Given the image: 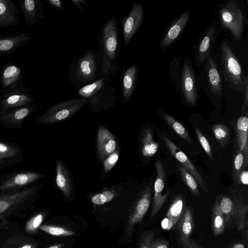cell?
Segmentation results:
<instances>
[{
	"label": "cell",
	"mask_w": 248,
	"mask_h": 248,
	"mask_svg": "<svg viewBox=\"0 0 248 248\" xmlns=\"http://www.w3.org/2000/svg\"><path fill=\"white\" fill-rule=\"evenodd\" d=\"M218 6L217 15L220 27L229 31L235 39L239 41L245 24L248 22L245 3L240 0H231Z\"/></svg>",
	"instance_id": "6da1fadb"
},
{
	"label": "cell",
	"mask_w": 248,
	"mask_h": 248,
	"mask_svg": "<svg viewBox=\"0 0 248 248\" xmlns=\"http://www.w3.org/2000/svg\"><path fill=\"white\" fill-rule=\"evenodd\" d=\"M222 73L230 87L241 93L248 84V76L243 71L241 65L226 40H223L219 45Z\"/></svg>",
	"instance_id": "7a4b0ae2"
},
{
	"label": "cell",
	"mask_w": 248,
	"mask_h": 248,
	"mask_svg": "<svg viewBox=\"0 0 248 248\" xmlns=\"http://www.w3.org/2000/svg\"><path fill=\"white\" fill-rule=\"evenodd\" d=\"M87 102L85 98L74 99L56 104L49 107L35 121L37 125L54 124L65 121L78 111Z\"/></svg>",
	"instance_id": "3957f363"
},
{
	"label": "cell",
	"mask_w": 248,
	"mask_h": 248,
	"mask_svg": "<svg viewBox=\"0 0 248 248\" xmlns=\"http://www.w3.org/2000/svg\"><path fill=\"white\" fill-rule=\"evenodd\" d=\"M44 177V174L31 170H21L6 173L0 176V193L31 186Z\"/></svg>",
	"instance_id": "277c9868"
},
{
	"label": "cell",
	"mask_w": 248,
	"mask_h": 248,
	"mask_svg": "<svg viewBox=\"0 0 248 248\" xmlns=\"http://www.w3.org/2000/svg\"><path fill=\"white\" fill-rule=\"evenodd\" d=\"M0 85L1 97L16 93L28 92L23 83L20 68L13 63H7L2 66Z\"/></svg>",
	"instance_id": "5b68a950"
},
{
	"label": "cell",
	"mask_w": 248,
	"mask_h": 248,
	"mask_svg": "<svg viewBox=\"0 0 248 248\" xmlns=\"http://www.w3.org/2000/svg\"><path fill=\"white\" fill-rule=\"evenodd\" d=\"M217 21L213 19L195 46L193 60L198 67L203 66L210 56L218 34Z\"/></svg>",
	"instance_id": "8992f818"
},
{
	"label": "cell",
	"mask_w": 248,
	"mask_h": 248,
	"mask_svg": "<svg viewBox=\"0 0 248 248\" xmlns=\"http://www.w3.org/2000/svg\"><path fill=\"white\" fill-rule=\"evenodd\" d=\"M41 186L35 184L25 188L0 193V214L32 201Z\"/></svg>",
	"instance_id": "52a82bcc"
},
{
	"label": "cell",
	"mask_w": 248,
	"mask_h": 248,
	"mask_svg": "<svg viewBox=\"0 0 248 248\" xmlns=\"http://www.w3.org/2000/svg\"><path fill=\"white\" fill-rule=\"evenodd\" d=\"M102 41L104 50V70L107 73L111 67V63L115 61L118 48V30L114 17L109 19L103 28Z\"/></svg>",
	"instance_id": "ba28073f"
},
{
	"label": "cell",
	"mask_w": 248,
	"mask_h": 248,
	"mask_svg": "<svg viewBox=\"0 0 248 248\" xmlns=\"http://www.w3.org/2000/svg\"><path fill=\"white\" fill-rule=\"evenodd\" d=\"M180 93L189 105L196 104L198 93L195 80V72L191 60L186 55L182 65Z\"/></svg>",
	"instance_id": "9c48e42d"
},
{
	"label": "cell",
	"mask_w": 248,
	"mask_h": 248,
	"mask_svg": "<svg viewBox=\"0 0 248 248\" xmlns=\"http://www.w3.org/2000/svg\"><path fill=\"white\" fill-rule=\"evenodd\" d=\"M153 192L152 184H150L145 187L136 201L127 222L126 233L128 236L132 235L136 225L141 222L147 212Z\"/></svg>",
	"instance_id": "30bf717a"
},
{
	"label": "cell",
	"mask_w": 248,
	"mask_h": 248,
	"mask_svg": "<svg viewBox=\"0 0 248 248\" xmlns=\"http://www.w3.org/2000/svg\"><path fill=\"white\" fill-rule=\"evenodd\" d=\"M36 109L35 104L23 106L0 114V125L13 129L21 128L24 121Z\"/></svg>",
	"instance_id": "8fae6325"
},
{
	"label": "cell",
	"mask_w": 248,
	"mask_h": 248,
	"mask_svg": "<svg viewBox=\"0 0 248 248\" xmlns=\"http://www.w3.org/2000/svg\"><path fill=\"white\" fill-rule=\"evenodd\" d=\"M190 13V10L186 11L169 25L160 41L159 47L161 50L166 49L178 39L188 22Z\"/></svg>",
	"instance_id": "7c38bea8"
},
{
	"label": "cell",
	"mask_w": 248,
	"mask_h": 248,
	"mask_svg": "<svg viewBox=\"0 0 248 248\" xmlns=\"http://www.w3.org/2000/svg\"><path fill=\"white\" fill-rule=\"evenodd\" d=\"M162 139L170 153L180 163L181 165L192 175L202 189L204 192L208 193L209 190L204 183L203 178L194 164L185 154L167 137L163 136Z\"/></svg>",
	"instance_id": "4fadbf2b"
},
{
	"label": "cell",
	"mask_w": 248,
	"mask_h": 248,
	"mask_svg": "<svg viewBox=\"0 0 248 248\" xmlns=\"http://www.w3.org/2000/svg\"><path fill=\"white\" fill-rule=\"evenodd\" d=\"M157 176L154 186V198L150 217H153L160 210L167 200L170 190L167 191L164 194L162 192L165 186V171L162 162L157 160L155 164Z\"/></svg>",
	"instance_id": "5bb4252c"
},
{
	"label": "cell",
	"mask_w": 248,
	"mask_h": 248,
	"mask_svg": "<svg viewBox=\"0 0 248 248\" xmlns=\"http://www.w3.org/2000/svg\"><path fill=\"white\" fill-rule=\"evenodd\" d=\"M144 10L140 3H133L128 15L123 19L124 43L127 45L142 23Z\"/></svg>",
	"instance_id": "9a60e30c"
},
{
	"label": "cell",
	"mask_w": 248,
	"mask_h": 248,
	"mask_svg": "<svg viewBox=\"0 0 248 248\" xmlns=\"http://www.w3.org/2000/svg\"><path fill=\"white\" fill-rule=\"evenodd\" d=\"M97 147L100 159L104 161L116 148L114 136L105 127H99L97 135Z\"/></svg>",
	"instance_id": "2e32d148"
},
{
	"label": "cell",
	"mask_w": 248,
	"mask_h": 248,
	"mask_svg": "<svg viewBox=\"0 0 248 248\" xmlns=\"http://www.w3.org/2000/svg\"><path fill=\"white\" fill-rule=\"evenodd\" d=\"M205 62L207 79L211 92L215 97L221 96L223 81L218 65L210 56Z\"/></svg>",
	"instance_id": "e0dca14e"
},
{
	"label": "cell",
	"mask_w": 248,
	"mask_h": 248,
	"mask_svg": "<svg viewBox=\"0 0 248 248\" xmlns=\"http://www.w3.org/2000/svg\"><path fill=\"white\" fill-rule=\"evenodd\" d=\"M34 97L28 93L10 94L0 99V114L17 108L31 105Z\"/></svg>",
	"instance_id": "ac0fdd59"
},
{
	"label": "cell",
	"mask_w": 248,
	"mask_h": 248,
	"mask_svg": "<svg viewBox=\"0 0 248 248\" xmlns=\"http://www.w3.org/2000/svg\"><path fill=\"white\" fill-rule=\"evenodd\" d=\"M31 39V36L25 33L8 36L0 35V56L13 53Z\"/></svg>",
	"instance_id": "d6986e66"
},
{
	"label": "cell",
	"mask_w": 248,
	"mask_h": 248,
	"mask_svg": "<svg viewBox=\"0 0 248 248\" xmlns=\"http://www.w3.org/2000/svg\"><path fill=\"white\" fill-rule=\"evenodd\" d=\"M19 5L28 26L34 25L39 19L44 17L40 0H22L19 1Z\"/></svg>",
	"instance_id": "ffe728a7"
},
{
	"label": "cell",
	"mask_w": 248,
	"mask_h": 248,
	"mask_svg": "<svg viewBox=\"0 0 248 248\" xmlns=\"http://www.w3.org/2000/svg\"><path fill=\"white\" fill-rule=\"evenodd\" d=\"M20 12L12 0H0V28L19 25Z\"/></svg>",
	"instance_id": "44dd1931"
},
{
	"label": "cell",
	"mask_w": 248,
	"mask_h": 248,
	"mask_svg": "<svg viewBox=\"0 0 248 248\" xmlns=\"http://www.w3.org/2000/svg\"><path fill=\"white\" fill-rule=\"evenodd\" d=\"M231 198L232 200L235 214L234 228L241 231L245 226L248 224V205L245 203L240 195L235 190L230 192Z\"/></svg>",
	"instance_id": "7402d4cb"
},
{
	"label": "cell",
	"mask_w": 248,
	"mask_h": 248,
	"mask_svg": "<svg viewBox=\"0 0 248 248\" xmlns=\"http://www.w3.org/2000/svg\"><path fill=\"white\" fill-rule=\"evenodd\" d=\"M96 66L94 55L91 52L87 53L78 62V76L84 81L93 80L95 75Z\"/></svg>",
	"instance_id": "603a6c76"
},
{
	"label": "cell",
	"mask_w": 248,
	"mask_h": 248,
	"mask_svg": "<svg viewBox=\"0 0 248 248\" xmlns=\"http://www.w3.org/2000/svg\"><path fill=\"white\" fill-rule=\"evenodd\" d=\"M56 184L58 188L63 193L67 199L73 195V187L69 173L59 159L56 162Z\"/></svg>",
	"instance_id": "cb8c5ba5"
},
{
	"label": "cell",
	"mask_w": 248,
	"mask_h": 248,
	"mask_svg": "<svg viewBox=\"0 0 248 248\" xmlns=\"http://www.w3.org/2000/svg\"><path fill=\"white\" fill-rule=\"evenodd\" d=\"M21 148L17 144L0 140V161L16 164L23 161Z\"/></svg>",
	"instance_id": "d4e9b609"
},
{
	"label": "cell",
	"mask_w": 248,
	"mask_h": 248,
	"mask_svg": "<svg viewBox=\"0 0 248 248\" xmlns=\"http://www.w3.org/2000/svg\"><path fill=\"white\" fill-rule=\"evenodd\" d=\"M176 225L178 235L177 238L186 240L190 238L194 228V219L190 208L186 207Z\"/></svg>",
	"instance_id": "484cf974"
},
{
	"label": "cell",
	"mask_w": 248,
	"mask_h": 248,
	"mask_svg": "<svg viewBox=\"0 0 248 248\" xmlns=\"http://www.w3.org/2000/svg\"><path fill=\"white\" fill-rule=\"evenodd\" d=\"M186 205V202L183 195L179 194L175 197L166 213V218L169 222L167 228L176 225L185 212Z\"/></svg>",
	"instance_id": "4316f807"
},
{
	"label": "cell",
	"mask_w": 248,
	"mask_h": 248,
	"mask_svg": "<svg viewBox=\"0 0 248 248\" xmlns=\"http://www.w3.org/2000/svg\"><path fill=\"white\" fill-rule=\"evenodd\" d=\"M221 211L225 221V229L234 228L235 215L233 203L231 197L220 194L217 196Z\"/></svg>",
	"instance_id": "83f0119b"
},
{
	"label": "cell",
	"mask_w": 248,
	"mask_h": 248,
	"mask_svg": "<svg viewBox=\"0 0 248 248\" xmlns=\"http://www.w3.org/2000/svg\"><path fill=\"white\" fill-rule=\"evenodd\" d=\"M211 226L215 236L223 234L225 230V221L221 211L217 197L215 199L212 207Z\"/></svg>",
	"instance_id": "f1b7e54d"
},
{
	"label": "cell",
	"mask_w": 248,
	"mask_h": 248,
	"mask_svg": "<svg viewBox=\"0 0 248 248\" xmlns=\"http://www.w3.org/2000/svg\"><path fill=\"white\" fill-rule=\"evenodd\" d=\"M137 67L133 65L125 72L122 80V93L123 98L128 100L133 94L137 75Z\"/></svg>",
	"instance_id": "f546056e"
},
{
	"label": "cell",
	"mask_w": 248,
	"mask_h": 248,
	"mask_svg": "<svg viewBox=\"0 0 248 248\" xmlns=\"http://www.w3.org/2000/svg\"><path fill=\"white\" fill-rule=\"evenodd\" d=\"M248 124L247 116L239 118L236 124V138L239 151H243L248 155Z\"/></svg>",
	"instance_id": "4dcf8cb0"
},
{
	"label": "cell",
	"mask_w": 248,
	"mask_h": 248,
	"mask_svg": "<svg viewBox=\"0 0 248 248\" xmlns=\"http://www.w3.org/2000/svg\"><path fill=\"white\" fill-rule=\"evenodd\" d=\"M158 147L159 144L154 140L150 128L145 129L143 132L141 139L142 154L145 156H152L155 154Z\"/></svg>",
	"instance_id": "1f68e13d"
},
{
	"label": "cell",
	"mask_w": 248,
	"mask_h": 248,
	"mask_svg": "<svg viewBox=\"0 0 248 248\" xmlns=\"http://www.w3.org/2000/svg\"><path fill=\"white\" fill-rule=\"evenodd\" d=\"M160 112L166 122L182 139L189 144L192 142L189 133L182 124L168 114L162 111Z\"/></svg>",
	"instance_id": "d6a6232c"
},
{
	"label": "cell",
	"mask_w": 248,
	"mask_h": 248,
	"mask_svg": "<svg viewBox=\"0 0 248 248\" xmlns=\"http://www.w3.org/2000/svg\"><path fill=\"white\" fill-rule=\"evenodd\" d=\"M171 84L177 92L180 93V80L182 71L181 57H175L169 65Z\"/></svg>",
	"instance_id": "836d02e7"
},
{
	"label": "cell",
	"mask_w": 248,
	"mask_h": 248,
	"mask_svg": "<svg viewBox=\"0 0 248 248\" xmlns=\"http://www.w3.org/2000/svg\"><path fill=\"white\" fill-rule=\"evenodd\" d=\"M178 168L182 181L194 196L200 197V193L198 183L194 177L180 164H178Z\"/></svg>",
	"instance_id": "e575fe53"
},
{
	"label": "cell",
	"mask_w": 248,
	"mask_h": 248,
	"mask_svg": "<svg viewBox=\"0 0 248 248\" xmlns=\"http://www.w3.org/2000/svg\"><path fill=\"white\" fill-rule=\"evenodd\" d=\"M248 155L243 151H238L235 154L232 167V176L234 180L238 182V176L248 163Z\"/></svg>",
	"instance_id": "d590c367"
},
{
	"label": "cell",
	"mask_w": 248,
	"mask_h": 248,
	"mask_svg": "<svg viewBox=\"0 0 248 248\" xmlns=\"http://www.w3.org/2000/svg\"><path fill=\"white\" fill-rule=\"evenodd\" d=\"M212 130L216 140L223 148L227 145L230 136L228 127L222 124H218L212 126Z\"/></svg>",
	"instance_id": "8d00e7d4"
},
{
	"label": "cell",
	"mask_w": 248,
	"mask_h": 248,
	"mask_svg": "<svg viewBox=\"0 0 248 248\" xmlns=\"http://www.w3.org/2000/svg\"><path fill=\"white\" fill-rule=\"evenodd\" d=\"M104 79L102 78L95 82L85 86L78 91V94L83 98L89 97L96 93L104 85Z\"/></svg>",
	"instance_id": "74e56055"
},
{
	"label": "cell",
	"mask_w": 248,
	"mask_h": 248,
	"mask_svg": "<svg viewBox=\"0 0 248 248\" xmlns=\"http://www.w3.org/2000/svg\"><path fill=\"white\" fill-rule=\"evenodd\" d=\"M39 229L51 235L57 236H66L76 234V232L66 228L50 225H42Z\"/></svg>",
	"instance_id": "f35d334b"
},
{
	"label": "cell",
	"mask_w": 248,
	"mask_h": 248,
	"mask_svg": "<svg viewBox=\"0 0 248 248\" xmlns=\"http://www.w3.org/2000/svg\"><path fill=\"white\" fill-rule=\"evenodd\" d=\"M115 197L113 192L110 190L105 191L94 195L92 198V202L95 204L101 205L111 201Z\"/></svg>",
	"instance_id": "ab89813d"
},
{
	"label": "cell",
	"mask_w": 248,
	"mask_h": 248,
	"mask_svg": "<svg viewBox=\"0 0 248 248\" xmlns=\"http://www.w3.org/2000/svg\"><path fill=\"white\" fill-rule=\"evenodd\" d=\"M155 240L154 232L146 231L141 236L139 248H154Z\"/></svg>",
	"instance_id": "60d3db41"
},
{
	"label": "cell",
	"mask_w": 248,
	"mask_h": 248,
	"mask_svg": "<svg viewBox=\"0 0 248 248\" xmlns=\"http://www.w3.org/2000/svg\"><path fill=\"white\" fill-rule=\"evenodd\" d=\"M194 130L197 138L202 148L208 156L213 160V157L211 147L208 140L197 127L195 126L194 127Z\"/></svg>",
	"instance_id": "b9f144b4"
},
{
	"label": "cell",
	"mask_w": 248,
	"mask_h": 248,
	"mask_svg": "<svg viewBox=\"0 0 248 248\" xmlns=\"http://www.w3.org/2000/svg\"><path fill=\"white\" fill-rule=\"evenodd\" d=\"M44 217L42 214H38L31 218L26 224V230L29 232H34L41 226Z\"/></svg>",
	"instance_id": "7bdbcfd3"
},
{
	"label": "cell",
	"mask_w": 248,
	"mask_h": 248,
	"mask_svg": "<svg viewBox=\"0 0 248 248\" xmlns=\"http://www.w3.org/2000/svg\"><path fill=\"white\" fill-rule=\"evenodd\" d=\"M119 158L118 151H114L103 162L104 171L108 172L116 164Z\"/></svg>",
	"instance_id": "ee69618b"
},
{
	"label": "cell",
	"mask_w": 248,
	"mask_h": 248,
	"mask_svg": "<svg viewBox=\"0 0 248 248\" xmlns=\"http://www.w3.org/2000/svg\"><path fill=\"white\" fill-rule=\"evenodd\" d=\"M177 242L179 248H203L191 238L186 240L177 238Z\"/></svg>",
	"instance_id": "f6af8a7d"
},
{
	"label": "cell",
	"mask_w": 248,
	"mask_h": 248,
	"mask_svg": "<svg viewBox=\"0 0 248 248\" xmlns=\"http://www.w3.org/2000/svg\"><path fill=\"white\" fill-rule=\"evenodd\" d=\"M154 248H169V242L164 239L155 240Z\"/></svg>",
	"instance_id": "bcb514c9"
},
{
	"label": "cell",
	"mask_w": 248,
	"mask_h": 248,
	"mask_svg": "<svg viewBox=\"0 0 248 248\" xmlns=\"http://www.w3.org/2000/svg\"><path fill=\"white\" fill-rule=\"evenodd\" d=\"M238 182L243 185H248V172L247 170H243L242 171H241L238 176Z\"/></svg>",
	"instance_id": "7dc6e473"
},
{
	"label": "cell",
	"mask_w": 248,
	"mask_h": 248,
	"mask_svg": "<svg viewBox=\"0 0 248 248\" xmlns=\"http://www.w3.org/2000/svg\"><path fill=\"white\" fill-rule=\"evenodd\" d=\"M46 1L50 6L55 9L62 10L63 9V5L60 0H47Z\"/></svg>",
	"instance_id": "c3c4849f"
},
{
	"label": "cell",
	"mask_w": 248,
	"mask_h": 248,
	"mask_svg": "<svg viewBox=\"0 0 248 248\" xmlns=\"http://www.w3.org/2000/svg\"><path fill=\"white\" fill-rule=\"evenodd\" d=\"M244 100L241 107V111H245L248 108V84H247L244 90Z\"/></svg>",
	"instance_id": "681fc988"
},
{
	"label": "cell",
	"mask_w": 248,
	"mask_h": 248,
	"mask_svg": "<svg viewBox=\"0 0 248 248\" xmlns=\"http://www.w3.org/2000/svg\"><path fill=\"white\" fill-rule=\"evenodd\" d=\"M224 248H246V245L242 241L235 240Z\"/></svg>",
	"instance_id": "f907efd6"
},
{
	"label": "cell",
	"mask_w": 248,
	"mask_h": 248,
	"mask_svg": "<svg viewBox=\"0 0 248 248\" xmlns=\"http://www.w3.org/2000/svg\"><path fill=\"white\" fill-rule=\"evenodd\" d=\"M248 225H247L245 226V227L243 229V230L241 231L243 232V237L244 238V243L247 246L248 245Z\"/></svg>",
	"instance_id": "816d5d0a"
},
{
	"label": "cell",
	"mask_w": 248,
	"mask_h": 248,
	"mask_svg": "<svg viewBox=\"0 0 248 248\" xmlns=\"http://www.w3.org/2000/svg\"><path fill=\"white\" fill-rule=\"evenodd\" d=\"M14 165L13 163L4 161H0V169Z\"/></svg>",
	"instance_id": "f5cc1de1"
},
{
	"label": "cell",
	"mask_w": 248,
	"mask_h": 248,
	"mask_svg": "<svg viewBox=\"0 0 248 248\" xmlns=\"http://www.w3.org/2000/svg\"><path fill=\"white\" fill-rule=\"evenodd\" d=\"M71 1L78 8H79L82 11H84L82 6L81 5V1L80 0H71Z\"/></svg>",
	"instance_id": "db71d44e"
},
{
	"label": "cell",
	"mask_w": 248,
	"mask_h": 248,
	"mask_svg": "<svg viewBox=\"0 0 248 248\" xmlns=\"http://www.w3.org/2000/svg\"><path fill=\"white\" fill-rule=\"evenodd\" d=\"M64 245L65 244L64 243H58L52 245L47 248H62Z\"/></svg>",
	"instance_id": "11a10c76"
},
{
	"label": "cell",
	"mask_w": 248,
	"mask_h": 248,
	"mask_svg": "<svg viewBox=\"0 0 248 248\" xmlns=\"http://www.w3.org/2000/svg\"><path fill=\"white\" fill-rule=\"evenodd\" d=\"M33 246H32L30 244H27L24 245H22L18 248H33Z\"/></svg>",
	"instance_id": "9f6ffc18"
},
{
	"label": "cell",
	"mask_w": 248,
	"mask_h": 248,
	"mask_svg": "<svg viewBox=\"0 0 248 248\" xmlns=\"http://www.w3.org/2000/svg\"><path fill=\"white\" fill-rule=\"evenodd\" d=\"M171 248H173V247H172Z\"/></svg>",
	"instance_id": "6f0895ef"
}]
</instances>
